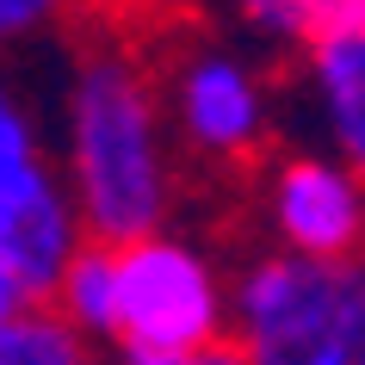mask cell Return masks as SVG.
<instances>
[{
  "mask_svg": "<svg viewBox=\"0 0 365 365\" xmlns=\"http://www.w3.org/2000/svg\"><path fill=\"white\" fill-rule=\"evenodd\" d=\"M25 304H38V297H31V291H25L19 279H13V272L0 267V322H6V316H19Z\"/></svg>",
  "mask_w": 365,
  "mask_h": 365,
  "instance_id": "cell-14",
  "label": "cell"
},
{
  "mask_svg": "<svg viewBox=\"0 0 365 365\" xmlns=\"http://www.w3.org/2000/svg\"><path fill=\"white\" fill-rule=\"evenodd\" d=\"M180 365H248V359H242V346H235L230 334H217V341L192 346V353H180Z\"/></svg>",
  "mask_w": 365,
  "mask_h": 365,
  "instance_id": "cell-13",
  "label": "cell"
},
{
  "mask_svg": "<svg viewBox=\"0 0 365 365\" xmlns=\"http://www.w3.org/2000/svg\"><path fill=\"white\" fill-rule=\"evenodd\" d=\"M112 365H180V353L149 346V341H112Z\"/></svg>",
  "mask_w": 365,
  "mask_h": 365,
  "instance_id": "cell-12",
  "label": "cell"
},
{
  "mask_svg": "<svg viewBox=\"0 0 365 365\" xmlns=\"http://www.w3.org/2000/svg\"><path fill=\"white\" fill-rule=\"evenodd\" d=\"M260 223L272 248L304 260H359L365 242V186L359 168L334 149L279 155L260 180Z\"/></svg>",
  "mask_w": 365,
  "mask_h": 365,
  "instance_id": "cell-6",
  "label": "cell"
},
{
  "mask_svg": "<svg viewBox=\"0 0 365 365\" xmlns=\"http://www.w3.org/2000/svg\"><path fill=\"white\" fill-rule=\"evenodd\" d=\"M75 242L81 217L68 205L56 155L43 143V124L25 87L0 68V267L43 304Z\"/></svg>",
  "mask_w": 365,
  "mask_h": 365,
  "instance_id": "cell-3",
  "label": "cell"
},
{
  "mask_svg": "<svg viewBox=\"0 0 365 365\" xmlns=\"http://www.w3.org/2000/svg\"><path fill=\"white\" fill-rule=\"evenodd\" d=\"M56 173L81 235L130 242L173 223L180 205V149H173L155 68L124 38H81L62 68L56 106Z\"/></svg>",
  "mask_w": 365,
  "mask_h": 365,
  "instance_id": "cell-1",
  "label": "cell"
},
{
  "mask_svg": "<svg viewBox=\"0 0 365 365\" xmlns=\"http://www.w3.org/2000/svg\"><path fill=\"white\" fill-rule=\"evenodd\" d=\"M0 365H99L93 341L75 334L50 304H25L0 322Z\"/></svg>",
  "mask_w": 365,
  "mask_h": 365,
  "instance_id": "cell-10",
  "label": "cell"
},
{
  "mask_svg": "<svg viewBox=\"0 0 365 365\" xmlns=\"http://www.w3.org/2000/svg\"><path fill=\"white\" fill-rule=\"evenodd\" d=\"M173 149L211 168H242L272 143V81L235 43H180L155 75Z\"/></svg>",
  "mask_w": 365,
  "mask_h": 365,
  "instance_id": "cell-4",
  "label": "cell"
},
{
  "mask_svg": "<svg viewBox=\"0 0 365 365\" xmlns=\"http://www.w3.org/2000/svg\"><path fill=\"white\" fill-rule=\"evenodd\" d=\"M118 260V341H149L168 353L230 334V279L192 235L168 223L112 248Z\"/></svg>",
  "mask_w": 365,
  "mask_h": 365,
  "instance_id": "cell-5",
  "label": "cell"
},
{
  "mask_svg": "<svg viewBox=\"0 0 365 365\" xmlns=\"http://www.w3.org/2000/svg\"><path fill=\"white\" fill-rule=\"evenodd\" d=\"M230 341L248 365H365L359 260L254 254L230 285Z\"/></svg>",
  "mask_w": 365,
  "mask_h": 365,
  "instance_id": "cell-2",
  "label": "cell"
},
{
  "mask_svg": "<svg viewBox=\"0 0 365 365\" xmlns=\"http://www.w3.org/2000/svg\"><path fill=\"white\" fill-rule=\"evenodd\" d=\"M304 87L328 149L359 168L365 155V25H341L304 43Z\"/></svg>",
  "mask_w": 365,
  "mask_h": 365,
  "instance_id": "cell-7",
  "label": "cell"
},
{
  "mask_svg": "<svg viewBox=\"0 0 365 365\" xmlns=\"http://www.w3.org/2000/svg\"><path fill=\"white\" fill-rule=\"evenodd\" d=\"M93 6H106V0H0V56L50 38L62 25H75L81 13H93Z\"/></svg>",
  "mask_w": 365,
  "mask_h": 365,
  "instance_id": "cell-11",
  "label": "cell"
},
{
  "mask_svg": "<svg viewBox=\"0 0 365 365\" xmlns=\"http://www.w3.org/2000/svg\"><path fill=\"white\" fill-rule=\"evenodd\" d=\"M230 13L242 19L254 43L272 50H304L322 31L341 25H365V0H230Z\"/></svg>",
  "mask_w": 365,
  "mask_h": 365,
  "instance_id": "cell-9",
  "label": "cell"
},
{
  "mask_svg": "<svg viewBox=\"0 0 365 365\" xmlns=\"http://www.w3.org/2000/svg\"><path fill=\"white\" fill-rule=\"evenodd\" d=\"M43 304L56 309L62 322L87 334V341H118V260H112V242H93V235H81L75 254L62 260L56 285Z\"/></svg>",
  "mask_w": 365,
  "mask_h": 365,
  "instance_id": "cell-8",
  "label": "cell"
}]
</instances>
